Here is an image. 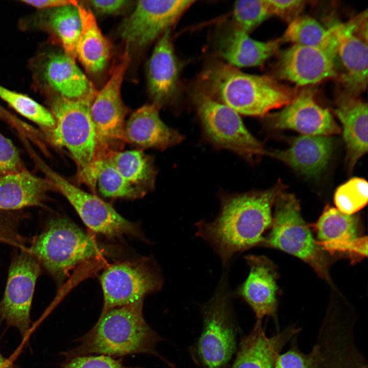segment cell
<instances>
[{
  "label": "cell",
  "instance_id": "cell-1",
  "mask_svg": "<svg viewBox=\"0 0 368 368\" xmlns=\"http://www.w3.org/2000/svg\"><path fill=\"white\" fill-rule=\"evenodd\" d=\"M285 189L279 181L263 191L220 195V211L212 222L196 223V235L207 242L223 265L236 254L262 244L271 226L272 208Z\"/></svg>",
  "mask_w": 368,
  "mask_h": 368
},
{
  "label": "cell",
  "instance_id": "cell-2",
  "mask_svg": "<svg viewBox=\"0 0 368 368\" xmlns=\"http://www.w3.org/2000/svg\"><path fill=\"white\" fill-rule=\"evenodd\" d=\"M143 301L140 300L101 314L95 326L78 340L80 344L64 353L66 360L93 354L114 357L147 354L157 356L170 364L156 350L162 338L145 320Z\"/></svg>",
  "mask_w": 368,
  "mask_h": 368
},
{
  "label": "cell",
  "instance_id": "cell-3",
  "mask_svg": "<svg viewBox=\"0 0 368 368\" xmlns=\"http://www.w3.org/2000/svg\"><path fill=\"white\" fill-rule=\"evenodd\" d=\"M198 86L239 114L254 117L287 105L296 95L269 77L248 74L222 62L205 68Z\"/></svg>",
  "mask_w": 368,
  "mask_h": 368
},
{
  "label": "cell",
  "instance_id": "cell-4",
  "mask_svg": "<svg viewBox=\"0 0 368 368\" xmlns=\"http://www.w3.org/2000/svg\"><path fill=\"white\" fill-rule=\"evenodd\" d=\"M50 100V111L56 124L42 132L53 146L65 148L77 166V182L97 192V141L90 113L91 103L55 95Z\"/></svg>",
  "mask_w": 368,
  "mask_h": 368
},
{
  "label": "cell",
  "instance_id": "cell-5",
  "mask_svg": "<svg viewBox=\"0 0 368 368\" xmlns=\"http://www.w3.org/2000/svg\"><path fill=\"white\" fill-rule=\"evenodd\" d=\"M29 244L28 251L58 284L72 269L100 252L93 237L62 216L50 219Z\"/></svg>",
  "mask_w": 368,
  "mask_h": 368
},
{
  "label": "cell",
  "instance_id": "cell-6",
  "mask_svg": "<svg viewBox=\"0 0 368 368\" xmlns=\"http://www.w3.org/2000/svg\"><path fill=\"white\" fill-rule=\"evenodd\" d=\"M273 206L271 230L262 244L302 259L319 276L330 281L327 258L302 217L295 196L283 192L277 197Z\"/></svg>",
  "mask_w": 368,
  "mask_h": 368
},
{
  "label": "cell",
  "instance_id": "cell-7",
  "mask_svg": "<svg viewBox=\"0 0 368 368\" xmlns=\"http://www.w3.org/2000/svg\"><path fill=\"white\" fill-rule=\"evenodd\" d=\"M191 98L204 136L213 146L232 151L248 160L266 155L267 150L247 130L236 111L198 86L193 89Z\"/></svg>",
  "mask_w": 368,
  "mask_h": 368
},
{
  "label": "cell",
  "instance_id": "cell-8",
  "mask_svg": "<svg viewBox=\"0 0 368 368\" xmlns=\"http://www.w3.org/2000/svg\"><path fill=\"white\" fill-rule=\"evenodd\" d=\"M130 61L129 50L126 47L109 80L96 94L90 106L97 137L98 160L120 151L125 143L124 128L127 110L121 97V87Z\"/></svg>",
  "mask_w": 368,
  "mask_h": 368
},
{
  "label": "cell",
  "instance_id": "cell-9",
  "mask_svg": "<svg viewBox=\"0 0 368 368\" xmlns=\"http://www.w3.org/2000/svg\"><path fill=\"white\" fill-rule=\"evenodd\" d=\"M32 157L51 181L54 191L65 197L91 231L109 238L124 235L141 237L136 225L120 215L110 204L72 183L44 164L36 153Z\"/></svg>",
  "mask_w": 368,
  "mask_h": 368
},
{
  "label": "cell",
  "instance_id": "cell-10",
  "mask_svg": "<svg viewBox=\"0 0 368 368\" xmlns=\"http://www.w3.org/2000/svg\"><path fill=\"white\" fill-rule=\"evenodd\" d=\"M226 278L203 307L204 326L196 354L205 368H226L236 349L234 326Z\"/></svg>",
  "mask_w": 368,
  "mask_h": 368
},
{
  "label": "cell",
  "instance_id": "cell-11",
  "mask_svg": "<svg viewBox=\"0 0 368 368\" xmlns=\"http://www.w3.org/2000/svg\"><path fill=\"white\" fill-rule=\"evenodd\" d=\"M336 40V78L344 91L359 96L367 85V12L329 27Z\"/></svg>",
  "mask_w": 368,
  "mask_h": 368
},
{
  "label": "cell",
  "instance_id": "cell-12",
  "mask_svg": "<svg viewBox=\"0 0 368 368\" xmlns=\"http://www.w3.org/2000/svg\"><path fill=\"white\" fill-rule=\"evenodd\" d=\"M12 254L8 278L0 301V319L15 328L23 338L31 330L30 311L35 287L42 268L27 249Z\"/></svg>",
  "mask_w": 368,
  "mask_h": 368
},
{
  "label": "cell",
  "instance_id": "cell-13",
  "mask_svg": "<svg viewBox=\"0 0 368 368\" xmlns=\"http://www.w3.org/2000/svg\"><path fill=\"white\" fill-rule=\"evenodd\" d=\"M103 293L102 313L144 300L159 290L163 281L151 261L116 263L107 267L100 278Z\"/></svg>",
  "mask_w": 368,
  "mask_h": 368
},
{
  "label": "cell",
  "instance_id": "cell-14",
  "mask_svg": "<svg viewBox=\"0 0 368 368\" xmlns=\"http://www.w3.org/2000/svg\"><path fill=\"white\" fill-rule=\"evenodd\" d=\"M357 318L331 307L321 324L313 348L317 368H368L354 336Z\"/></svg>",
  "mask_w": 368,
  "mask_h": 368
},
{
  "label": "cell",
  "instance_id": "cell-15",
  "mask_svg": "<svg viewBox=\"0 0 368 368\" xmlns=\"http://www.w3.org/2000/svg\"><path fill=\"white\" fill-rule=\"evenodd\" d=\"M194 1H139L123 22L121 37L129 46L143 48L152 43L172 26L193 5Z\"/></svg>",
  "mask_w": 368,
  "mask_h": 368
},
{
  "label": "cell",
  "instance_id": "cell-16",
  "mask_svg": "<svg viewBox=\"0 0 368 368\" xmlns=\"http://www.w3.org/2000/svg\"><path fill=\"white\" fill-rule=\"evenodd\" d=\"M36 80L47 90L68 99L91 103L96 92L75 60L66 54L43 52L34 61Z\"/></svg>",
  "mask_w": 368,
  "mask_h": 368
},
{
  "label": "cell",
  "instance_id": "cell-17",
  "mask_svg": "<svg viewBox=\"0 0 368 368\" xmlns=\"http://www.w3.org/2000/svg\"><path fill=\"white\" fill-rule=\"evenodd\" d=\"M270 126L277 129H291L303 135L329 136L341 129L329 111L318 105L308 89L296 95L282 109L268 118Z\"/></svg>",
  "mask_w": 368,
  "mask_h": 368
},
{
  "label": "cell",
  "instance_id": "cell-18",
  "mask_svg": "<svg viewBox=\"0 0 368 368\" xmlns=\"http://www.w3.org/2000/svg\"><path fill=\"white\" fill-rule=\"evenodd\" d=\"M245 259L249 272L236 294L251 308L257 320L271 317L278 332L277 273L274 264L262 256L249 255Z\"/></svg>",
  "mask_w": 368,
  "mask_h": 368
},
{
  "label": "cell",
  "instance_id": "cell-19",
  "mask_svg": "<svg viewBox=\"0 0 368 368\" xmlns=\"http://www.w3.org/2000/svg\"><path fill=\"white\" fill-rule=\"evenodd\" d=\"M335 54L331 50L293 44L281 54L278 75L300 86L336 78Z\"/></svg>",
  "mask_w": 368,
  "mask_h": 368
},
{
  "label": "cell",
  "instance_id": "cell-20",
  "mask_svg": "<svg viewBox=\"0 0 368 368\" xmlns=\"http://www.w3.org/2000/svg\"><path fill=\"white\" fill-rule=\"evenodd\" d=\"M317 244L331 253H347L353 258L367 256V238L358 237V221L356 216L344 214L327 205L313 225Z\"/></svg>",
  "mask_w": 368,
  "mask_h": 368
},
{
  "label": "cell",
  "instance_id": "cell-21",
  "mask_svg": "<svg viewBox=\"0 0 368 368\" xmlns=\"http://www.w3.org/2000/svg\"><path fill=\"white\" fill-rule=\"evenodd\" d=\"M301 331L295 324H289L268 336L262 320H256L252 330L241 340L232 368H273L284 347Z\"/></svg>",
  "mask_w": 368,
  "mask_h": 368
},
{
  "label": "cell",
  "instance_id": "cell-22",
  "mask_svg": "<svg viewBox=\"0 0 368 368\" xmlns=\"http://www.w3.org/2000/svg\"><path fill=\"white\" fill-rule=\"evenodd\" d=\"M159 109L153 103L143 105L133 112L125 123V143L142 150L155 148L161 150L179 144L183 136L163 122Z\"/></svg>",
  "mask_w": 368,
  "mask_h": 368
},
{
  "label": "cell",
  "instance_id": "cell-23",
  "mask_svg": "<svg viewBox=\"0 0 368 368\" xmlns=\"http://www.w3.org/2000/svg\"><path fill=\"white\" fill-rule=\"evenodd\" d=\"M334 111L342 124L347 150L345 164L351 172L367 151V104L359 96L344 91L336 98Z\"/></svg>",
  "mask_w": 368,
  "mask_h": 368
},
{
  "label": "cell",
  "instance_id": "cell-24",
  "mask_svg": "<svg viewBox=\"0 0 368 368\" xmlns=\"http://www.w3.org/2000/svg\"><path fill=\"white\" fill-rule=\"evenodd\" d=\"M180 70V62L169 30L159 37L147 67L149 91L153 104L159 108L171 102L176 96Z\"/></svg>",
  "mask_w": 368,
  "mask_h": 368
},
{
  "label": "cell",
  "instance_id": "cell-25",
  "mask_svg": "<svg viewBox=\"0 0 368 368\" xmlns=\"http://www.w3.org/2000/svg\"><path fill=\"white\" fill-rule=\"evenodd\" d=\"M333 149L329 136L302 135L293 139L283 150L267 151L266 155L289 166L299 173L315 176L327 166Z\"/></svg>",
  "mask_w": 368,
  "mask_h": 368
},
{
  "label": "cell",
  "instance_id": "cell-26",
  "mask_svg": "<svg viewBox=\"0 0 368 368\" xmlns=\"http://www.w3.org/2000/svg\"><path fill=\"white\" fill-rule=\"evenodd\" d=\"M54 191L46 177L28 170L0 177V210L17 211L30 206L45 208L48 193Z\"/></svg>",
  "mask_w": 368,
  "mask_h": 368
},
{
  "label": "cell",
  "instance_id": "cell-27",
  "mask_svg": "<svg viewBox=\"0 0 368 368\" xmlns=\"http://www.w3.org/2000/svg\"><path fill=\"white\" fill-rule=\"evenodd\" d=\"M281 42V38L256 40L235 27L219 39L218 49L227 63L237 68L250 67L264 63L277 52Z\"/></svg>",
  "mask_w": 368,
  "mask_h": 368
},
{
  "label": "cell",
  "instance_id": "cell-28",
  "mask_svg": "<svg viewBox=\"0 0 368 368\" xmlns=\"http://www.w3.org/2000/svg\"><path fill=\"white\" fill-rule=\"evenodd\" d=\"M77 8L81 30L76 47L78 57L86 71L92 74L102 72L110 56L109 43L102 33L90 9L81 4Z\"/></svg>",
  "mask_w": 368,
  "mask_h": 368
},
{
  "label": "cell",
  "instance_id": "cell-29",
  "mask_svg": "<svg viewBox=\"0 0 368 368\" xmlns=\"http://www.w3.org/2000/svg\"><path fill=\"white\" fill-rule=\"evenodd\" d=\"M31 26L56 36L64 53L75 60L76 47L81 30V20L77 6L66 5L40 10L31 19Z\"/></svg>",
  "mask_w": 368,
  "mask_h": 368
},
{
  "label": "cell",
  "instance_id": "cell-30",
  "mask_svg": "<svg viewBox=\"0 0 368 368\" xmlns=\"http://www.w3.org/2000/svg\"><path fill=\"white\" fill-rule=\"evenodd\" d=\"M104 159L129 183L146 193L154 188L157 172L153 159L143 150L113 152Z\"/></svg>",
  "mask_w": 368,
  "mask_h": 368
},
{
  "label": "cell",
  "instance_id": "cell-31",
  "mask_svg": "<svg viewBox=\"0 0 368 368\" xmlns=\"http://www.w3.org/2000/svg\"><path fill=\"white\" fill-rule=\"evenodd\" d=\"M281 40L295 45L336 50V40L331 29L307 15H300L290 22Z\"/></svg>",
  "mask_w": 368,
  "mask_h": 368
},
{
  "label": "cell",
  "instance_id": "cell-32",
  "mask_svg": "<svg viewBox=\"0 0 368 368\" xmlns=\"http://www.w3.org/2000/svg\"><path fill=\"white\" fill-rule=\"evenodd\" d=\"M96 172L97 189L105 197L134 199L146 194L126 180L106 159L97 162Z\"/></svg>",
  "mask_w": 368,
  "mask_h": 368
},
{
  "label": "cell",
  "instance_id": "cell-33",
  "mask_svg": "<svg viewBox=\"0 0 368 368\" xmlns=\"http://www.w3.org/2000/svg\"><path fill=\"white\" fill-rule=\"evenodd\" d=\"M0 98L20 115L36 124L42 132L55 127V120L50 110L29 96L0 85Z\"/></svg>",
  "mask_w": 368,
  "mask_h": 368
},
{
  "label": "cell",
  "instance_id": "cell-34",
  "mask_svg": "<svg viewBox=\"0 0 368 368\" xmlns=\"http://www.w3.org/2000/svg\"><path fill=\"white\" fill-rule=\"evenodd\" d=\"M334 199L338 211L344 214L353 215L367 203V181L359 177L350 179L337 189Z\"/></svg>",
  "mask_w": 368,
  "mask_h": 368
},
{
  "label": "cell",
  "instance_id": "cell-35",
  "mask_svg": "<svg viewBox=\"0 0 368 368\" xmlns=\"http://www.w3.org/2000/svg\"><path fill=\"white\" fill-rule=\"evenodd\" d=\"M270 15L266 0L238 1L234 5L235 27L247 33Z\"/></svg>",
  "mask_w": 368,
  "mask_h": 368
},
{
  "label": "cell",
  "instance_id": "cell-36",
  "mask_svg": "<svg viewBox=\"0 0 368 368\" xmlns=\"http://www.w3.org/2000/svg\"><path fill=\"white\" fill-rule=\"evenodd\" d=\"M297 337L296 335L291 340V345L286 352L279 355L273 368H317L315 350L312 347L309 353L302 352L298 346Z\"/></svg>",
  "mask_w": 368,
  "mask_h": 368
},
{
  "label": "cell",
  "instance_id": "cell-37",
  "mask_svg": "<svg viewBox=\"0 0 368 368\" xmlns=\"http://www.w3.org/2000/svg\"><path fill=\"white\" fill-rule=\"evenodd\" d=\"M26 170L18 149L0 132V177Z\"/></svg>",
  "mask_w": 368,
  "mask_h": 368
},
{
  "label": "cell",
  "instance_id": "cell-38",
  "mask_svg": "<svg viewBox=\"0 0 368 368\" xmlns=\"http://www.w3.org/2000/svg\"><path fill=\"white\" fill-rule=\"evenodd\" d=\"M61 368H143L125 366L121 359L99 355H87L74 357L66 360Z\"/></svg>",
  "mask_w": 368,
  "mask_h": 368
},
{
  "label": "cell",
  "instance_id": "cell-39",
  "mask_svg": "<svg viewBox=\"0 0 368 368\" xmlns=\"http://www.w3.org/2000/svg\"><path fill=\"white\" fill-rule=\"evenodd\" d=\"M270 15L290 22L300 16L306 1L303 0H266Z\"/></svg>",
  "mask_w": 368,
  "mask_h": 368
},
{
  "label": "cell",
  "instance_id": "cell-40",
  "mask_svg": "<svg viewBox=\"0 0 368 368\" xmlns=\"http://www.w3.org/2000/svg\"><path fill=\"white\" fill-rule=\"evenodd\" d=\"M16 234V224L13 215L0 210V242L11 244Z\"/></svg>",
  "mask_w": 368,
  "mask_h": 368
},
{
  "label": "cell",
  "instance_id": "cell-41",
  "mask_svg": "<svg viewBox=\"0 0 368 368\" xmlns=\"http://www.w3.org/2000/svg\"><path fill=\"white\" fill-rule=\"evenodd\" d=\"M89 5L99 13L114 14L125 8L130 1L124 0L89 1Z\"/></svg>",
  "mask_w": 368,
  "mask_h": 368
},
{
  "label": "cell",
  "instance_id": "cell-42",
  "mask_svg": "<svg viewBox=\"0 0 368 368\" xmlns=\"http://www.w3.org/2000/svg\"><path fill=\"white\" fill-rule=\"evenodd\" d=\"M0 120L15 129L20 136L29 135L33 131V127L12 114L0 105Z\"/></svg>",
  "mask_w": 368,
  "mask_h": 368
},
{
  "label": "cell",
  "instance_id": "cell-43",
  "mask_svg": "<svg viewBox=\"0 0 368 368\" xmlns=\"http://www.w3.org/2000/svg\"><path fill=\"white\" fill-rule=\"evenodd\" d=\"M21 2L40 10H49L66 5L77 6L78 4L77 1L71 0H22Z\"/></svg>",
  "mask_w": 368,
  "mask_h": 368
},
{
  "label": "cell",
  "instance_id": "cell-44",
  "mask_svg": "<svg viewBox=\"0 0 368 368\" xmlns=\"http://www.w3.org/2000/svg\"><path fill=\"white\" fill-rule=\"evenodd\" d=\"M0 368H10L8 360L3 356L0 352Z\"/></svg>",
  "mask_w": 368,
  "mask_h": 368
}]
</instances>
